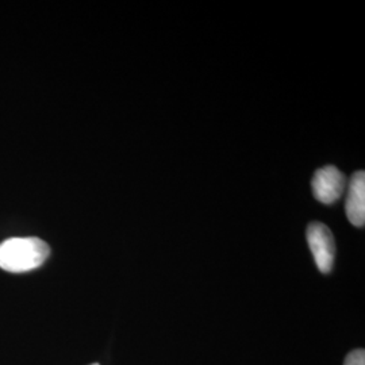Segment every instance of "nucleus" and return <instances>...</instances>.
I'll list each match as a JSON object with an SVG mask.
<instances>
[{
	"label": "nucleus",
	"mask_w": 365,
	"mask_h": 365,
	"mask_svg": "<svg viewBox=\"0 0 365 365\" xmlns=\"http://www.w3.org/2000/svg\"><path fill=\"white\" fill-rule=\"evenodd\" d=\"M48 244L37 237H14L0 244V268L24 274L41 267L49 257Z\"/></svg>",
	"instance_id": "obj_1"
},
{
	"label": "nucleus",
	"mask_w": 365,
	"mask_h": 365,
	"mask_svg": "<svg viewBox=\"0 0 365 365\" xmlns=\"http://www.w3.org/2000/svg\"><path fill=\"white\" fill-rule=\"evenodd\" d=\"M307 241L314 261L322 274H330L336 259V242L330 229L321 222H313L307 227Z\"/></svg>",
	"instance_id": "obj_2"
},
{
	"label": "nucleus",
	"mask_w": 365,
	"mask_h": 365,
	"mask_svg": "<svg viewBox=\"0 0 365 365\" xmlns=\"http://www.w3.org/2000/svg\"><path fill=\"white\" fill-rule=\"evenodd\" d=\"M346 176L333 165H327L317 170L312 182L315 199L324 205H331L337 202L346 191Z\"/></svg>",
	"instance_id": "obj_3"
},
{
	"label": "nucleus",
	"mask_w": 365,
	"mask_h": 365,
	"mask_svg": "<svg viewBox=\"0 0 365 365\" xmlns=\"http://www.w3.org/2000/svg\"><path fill=\"white\" fill-rule=\"evenodd\" d=\"M346 217L353 226L364 227L365 225V173L359 170L353 175L346 185Z\"/></svg>",
	"instance_id": "obj_4"
},
{
	"label": "nucleus",
	"mask_w": 365,
	"mask_h": 365,
	"mask_svg": "<svg viewBox=\"0 0 365 365\" xmlns=\"http://www.w3.org/2000/svg\"><path fill=\"white\" fill-rule=\"evenodd\" d=\"M344 365H365V352L363 349H356L349 353Z\"/></svg>",
	"instance_id": "obj_5"
},
{
	"label": "nucleus",
	"mask_w": 365,
	"mask_h": 365,
	"mask_svg": "<svg viewBox=\"0 0 365 365\" xmlns=\"http://www.w3.org/2000/svg\"><path fill=\"white\" fill-rule=\"evenodd\" d=\"M92 365H99V364H92Z\"/></svg>",
	"instance_id": "obj_6"
}]
</instances>
